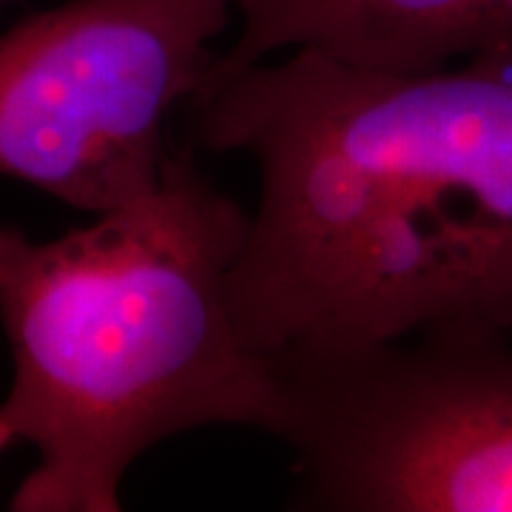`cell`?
I'll list each match as a JSON object with an SVG mask.
<instances>
[{
  "instance_id": "3957f363",
  "label": "cell",
  "mask_w": 512,
  "mask_h": 512,
  "mask_svg": "<svg viewBox=\"0 0 512 512\" xmlns=\"http://www.w3.org/2000/svg\"><path fill=\"white\" fill-rule=\"evenodd\" d=\"M291 510L512 512V333L276 356Z\"/></svg>"
},
{
  "instance_id": "277c9868",
  "label": "cell",
  "mask_w": 512,
  "mask_h": 512,
  "mask_svg": "<svg viewBox=\"0 0 512 512\" xmlns=\"http://www.w3.org/2000/svg\"><path fill=\"white\" fill-rule=\"evenodd\" d=\"M234 0H66L0 35V177L106 214L163 174Z\"/></svg>"
},
{
  "instance_id": "5b68a950",
  "label": "cell",
  "mask_w": 512,
  "mask_h": 512,
  "mask_svg": "<svg viewBox=\"0 0 512 512\" xmlns=\"http://www.w3.org/2000/svg\"><path fill=\"white\" fill-rule=\"evenodd\" d=\"M234 9L242 32L205 80L285 49L387 72L512 60V0H234Z\"/></svg>"
},
{
  "instance_id": "7a4b0ae2",
  "label": "cell",
  "mask_w": 512,
  "mask_h": 512,
  "mask_svg": "<svg viewBox=\"0 0 512 512\" xmlns=\"http://www.w3.org/2000/svg\"><path fill=\"white\" fill-rule=\"evenodd\" d=\"M248 211L185 146L157 188L52 242L0 228V325L15 379L0 416L37 464L15 512H120L131 464L211 424L279 436L271 359L239 339L228 282Z\"/></svg>"
},
{
  "instance_id": "8992f818",
  "label": "cell",
  "mask_w": 512,
  "mask_h": 512,
  "mask_svg": "<svg viewBox=\"0 0 512 512\" xmlns=\"http://www.w3.org/2000/svg\"><path fill=\"white\" fill-rule=\"evenodd\" d=\"M12 444H18V439H15V430H12V424H9V421L0 416V453H3V450H9Z\"/></svg>"
},
{
  "instance_id": "6da1fadb",
  "label": "cell",
  "mask_w": 512,
  "mask_h": 512,
  "mask_svg": "<svg viewBox=\"0 0 512 512\" xmlns=\"http://www.w3.org/2000/svg\"><path fill=\"white\" fill-rule=\"evenodd\" d=\"M188 109L202 148L259 171L228 282L256 356L512 333V60L387 72L296 49Z\"/></svg>"
}]
</instances>
